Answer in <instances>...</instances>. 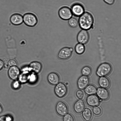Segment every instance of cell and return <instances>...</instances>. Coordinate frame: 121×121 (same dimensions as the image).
<instances>
[{
    "label": "cell",
    "mask_w": 121,
    "mask_h": 121,
    "mask_svg": "<svg viewBox=\"0 0 121 121\" xmlns=\"http://www.w3.org/2000/svg\"><path fill=\"white\" fill-rule=\"evenodd\" d=\"M78 23L80 27L82 29L89 30L93 26L94 17L92 14L89 12H84L79 16Z\"/></svg>",
    "instance_id": "cell-1"
},
{
    "label": "cell",
    "mask_w": 121,
    "mask_h": 121,
    "mask_svg": "<svg viewBox=\"0 0 121 121\" xmlns=\"http://www.w3.org/2000/svg\"><path fill=\"white\" fill-rule=\"evenodd\" d=\"M112 70V66L110 63L104 62L98 66L96 70V73L97 76L100 77L105 76L109 75Z\"/></svg>",
    "instance_id": "cell-2"
},
{
    "label": "cell",
    "mask_w": 121,
    "mask_h": 121,
    "mask_svg": "<svg viewBox=\"0 0 121 121\" xmlns=\"http://www.w3.org/2000/svg\"><path fill=\"white\" fill-rule=\"evenodd\" d=\"M23 22L26 25L33 27L36 25L38 19L36 16L31 13H27L23 16Z\"/></svg>",
    "instance_id": "cell-3"
},
{
    "label": "cell",
    "mask_w": 121,
    "mask_h": 121,
    "mask_svg": "<svg viewBox=\"0 0 121 121\" xmlns=\"http://www.w3.org/2000/svg\"><path fill=\"white\" fill-rule=\"evenodd\" d=\"M56 95L59 98H62L66 95L68 89L66 85L63 82H59L56 85L54 90Z\"/></svg>",
    "instance_id": "cell-4"
},
{
    "label": "cell",
    "mask_w": 121,
    "mask_h": 121,
    "mask_svg": "<svg viewBox=\"0 0 121 121\" xmlns=\"http://www.w3.org/2000/svg\"><path fill=\"white\" fill-rule=\"evenodd\" d=\"M58 14L61 19L65 20H69L72 17L73 15L71 9L66 6L63 7L60 9Z\"/></svg>",
    "instance_id": "cell-5"
},
{
    "label": "cell",
    "mask_w": 121,
    "mask_h": 121,
    "mask_svg": "<svg viewBox=\"0 0 121 121\" xmlns=\"http://www.w3.org/2000/svg\"><path fill=\"white\" fill-rule=\"evenodd\" d=\"M57 113L59 116H63L68 112V108L66 104L64 102L60 101L57 103L55 108Z\"/></svg>",
    "instance_id": "cell-6"
},
{
    "label": "cell",
    "mask_w": 121,
    "mask_h": 121,
    "mask_svg": "<svg viewBox=\"0 0 121 121\" xmlns=\"http://www.w3.org/2000/svg\"><path fill=\"white\" fill-rule=\"evenodd\" d=\"M90 35L87 30L82 29L78 33L77 37L78 42L83 44L87 43L89 41Z\"/></svg>",
    "instance_id": "cell-7"
},
{
    "label": "cell",
    "mask_w": 121,
    "mask_h": 121,
    "mask_svg": "<svg viewBox=\"0 0 121 121\" xmlns=\"http://www.w3.org/2000/svg\"><path fill=\"white\" fill-rule=\"evenodd\" d=\"M73 51V48H72L65 47L63 48L59 52L58 57L62 60L67 59L71 56Z\"/></svg>",
    "instance_id": "cell-8"
},
{
    "label": "cell",
    "mask_w": 121,
    "mask_h": 121,
    "mask_svg": "<svg viewBox=\"0 0 121 121\" xmlns=\"http://www.w3.org/2000/svg\"><path fill=\"white\" fill-rule=\"evenodd\" d=\"M71 10L73 14L75 16L79 17L84 12L85 9L83 6L81 4L76 3L72 6Z\"/></svg>",
    "instance_id": "cell-9"
},
{
    "label": "cell",
    "mask_w": 121,
    "mask_h": 121,
    "mask_svg": "<svg viewBox=\"0 0 121 121\" xmlns=\"http://www.w3.org/2000/svg\"><path fill=\"white\" fill-rule=\"evenodd\" d=\"M20 73V69L16 66L10 67L8 71L9 77L13 80H16L18 78Z\"/></svg>",
    "instance_id": "cell-10"
},
{
    "label": "cell",
    "mask_w": 121,
    "mask_h": 121,
    "mask_svg": "<svg viewBox=\"0 0 121 121\" xmlns=\"http://www.w3.org/2000/svg\"><path fill=\"white\" fill-rule=\"evenodd\" d=\"M87 104L91 107H95L99 105L100 101L97 96L95 95H89L86 99Z\"/></svg>",
    "instance_id": "cell-11"
},
{
    "label": "cell",
    "mask_w": 121,
    "mask_h": 121,
    "mask_svg": "<svg viewBox=\"0 0 121 121\" xmlns=\"http://www.w3.org/2000/svg\"><path fill=\"white\" fill-rule=\"evenodd\" d=\"M90 79L87 76L82 75L78 79L77 85L78 88L81 89H84L89 84Z\"/></svg>",
    "instance_id": "cell-12"
},
{
    "label": "cell",
    "mask_w": 121,
    "mask_h": 121,
    "mask_svg": "<svg viewBox=\"0 0 121 121\" xmlns=\"http://www.w3.org/2000/svg\"><path fill=\"white\" fill-rule=\"evenodd\" d=\"M30 71L29 67L24 68L22 69L18 78V81L21 83H24L28 82Z\"/></svg>",
    "instance_id": "cell-13"
},
{
    "label": "cell",
    "mask_w": 121,
    "mask_h": 121,
    "mask_svg": "<svg viewBox=\"0 0 121 121\" xmlns=\"http://www.w3.org/2000/svg\"><path fill=\"white\" fill-rule=\"evenodd\" d=\"M96 93L98 97L102 100H107L109 97V92L106 88L102 87L98 88L97 89Z\"/></svg>",
    "instance_id": "cell-14"
},
{
    "label": "cell",
    "mask_w": 121,
    "mask_h": 121,
    "mask_svg": "<svg viewBox=\"0 0 121 121\" xmlns=\"http://www.w3.org/2000/svg\"><path fill=\"white\" fill-rule=\"evenodd\" d=\"M10 20L13 25L17 26L21 24L23 22L22 16L19 13H16L12 14L10 17Z\"/></svg>",
    "instance_id": "cell-15"
},
{
    "label": "cell",
    "mask_w": 121,
    "mask_h": 121,
    "mask_svg": "<svg viewBox=\"0 0 121 121\" xmlns=\"http://www.w3.org/2000/svg\"><path fill=\"white\" fill-rule=\"evenodd\" d=\"M85 105L84 102L81 99L77 101L74 103L73 109L74 112L76 113H81L85 109Z\"/></svg>",
    "instance_id": "cell-16"
},
{
    "label": "cell",
    "mask_w": 121,
    "mask_h": 121,
    "mask_svg": "<svg viewBox=\"0 0 121 121\" xmlns=\"http://www.w3.org/2000/svg\"><path fill=\"white\" fill-rule=\"evenodd\" d=\"M28 67L30 71L37 74L40 72L41 70L42 65L40 62L34 61L30 64Z\"/></svg>",
    "instance_id": "cell-17"
},
{
    "label": "cell",
    "mask_w": 121,
    "mask_h": 121,
    "mask_svg": "<svg viewBox=\"0 0 121 121\" xmlns=\"http://www.w3.org/2000/svg\"><path fill=\"white\" fill-rule=\"evenodd\" d=\"M47 79L50 84L53 85H56L59 82L60 78L57 73L52 72L48 75Z\"/></svg>",
    "instance_id": "cell-18"
},
{
    "label": "cell",
    "mask_w": 121,
    "mask_h": 121,
    "mask_svg": "<svg viewBox=\"0 0 121 121\" xmlns=\"http://www.w3.org/2000/svg\"><path fill=\"white\" fill-rule=\"evenodd\" d=\"M98 83L100 87L106 89L108 88L111 84L109 79L105 76L100 77L98 80Z\"/></svg>",
    "instance_id": "cell-19"
},
{
    "label": "cell",
    "mask_w": 121,
    "mask_h": 121,
    "mask_svg": "<svg viewBox=\"0 0 121 121\" xmlns=\"http://www.w3.org/2000/svg\"><path fill=\"white\" fill-rule=\"evenodd\" d=\"M82 117L86 121H90L92 117V113L91 110L89 108H86L82 111Z\"/></svg>",
    "instance_id": "cell-20"
},
{
    "label": "cell",
    "mask_w": 121,
    "mask_h": 121,
    "mask_svg": "<svg viewBox=\"0 0 121 121\" xmlns=\"http://www.w3.org/2000/svg\"><path fill=\"white\" fill-rule=\"evenodd\" d=\"M97 88L96 87L92 84H90L87 86L84 89L85 93L87 95H94L96 93Z\"/></svg>",
    "instance_id": "cell-21"
},
{
    "label": "cell",
    "mask_w": 121,
    "mask_h": 121,
    "mask_svg": "<svg viewBox=\"0 0 121 121\" xmlns=\"http://www.w3.org/2000/svg\"><path fill=\"white\" fill-rule=\"evenodd\" d=\"M85 48L84 45L80 43H78L76 45L75 50L76 52L78 54H81L84 52Z\"/></svg>",
    "instance_id": "cell-22"
},
{
    "label": "cell",
    "mask_w": 121,
    "mask_h": 121,
    "mask_svg": "<svg viewBox=\"0 0 121 121\" xmlns=\"http://www.w3.org/2000/svg\"><path fill=\"white\" fill-rule=\"evenodd\" d=\"M92 72V69L91 67L88 66L83 67L82 69L81 72L83 75L89 76L90 75Z\"/></svg>",
    "instance_id": "cell-23"
},
{
    "label": "cell",
    "mask_w": 121,
    "mask_h": 121,
    "mask_svg": "<svg viewBox=\"0 0 121 121\" xmlns=\"http://www.w3.org/2000/svg\"><path fill=\"white\" fill-rule=\"evenodd\" d=\"M38 79L36 73L33 72L29 75L28 82L31 84H34L37 81Z\"/></svg>",
    "instance_id": "cell-24"
},
{
    "label": "cell",
    "mask_w": 121,
    "mask_h": 121,
    "mask_svg": "<svg viewBox=\"0 0 121 121\" xmlns=\"http://www.w3.org/2000/svg\"><path fill=\"white\" fill-rule=\"evenodd\" d=\"M68 23L71 27L75 28L78 26V21L76 18L71 17L69 20Z\"/></svg>",
    "instance_id": "cell-25"
},
{
    "label": "cell",
    "mask_w": 121,
    "mask_h": 121,
    "mask_svg": "<svg viewBox=\"0 0 121 121\" xmlns=\"http://www.w3.org/2000/svg\"><path fill=\"white\" fill-rule=\"evenodd\" d=\"M12 116L9 115L2 116L0 117V121H13Z\"/></svg>",
    "instance_id": "cell-26"
},
{
    "label": "cell",
    "mask_w": 121,
    "mask_h": 121,
    "mask_svg": "<svg viewBox=\"0 0 121 121\" xmlns=\"http://www.w3.org/2000/svg\"><path fill=\"white\" fill-rule=\"evenodd\" d=\"M92 112L95 115L98 116L100 115L101 114L102 111L101 108L99 107L95 106L93 108Z\"/></svg>",
    "instance_id": "cell-27"
},
{
    "label": "cell",
    "mask_w": 121,
    "mask_h": 121,
    "mask_svg": "<svg viewBox=\"0 0 121 121\" xmlns=\"http://www.w3.org/2000/svg\"><path fill=\"white\" fill-rule=\"evenodd\" d=\"M21 86V83L18 80H14L12 82V88L15 90L19 89Z\"/></svg>",
    "instance_id": "cell-28"
},
{
    "label": "cell",
    "mask_w": 121,
    "mask_h": 121,
    "mask_svg": "<svg viewBox=\"0 0 121 121\" xmlns=\"http://www.w3.org/2000/svg\"><path fill=\"white\" fill-rule=\"evenodd\" d=\"M63 121H74V118L71 114H67L64 116Z\"/></svg>",
    "instance_id": "cell-29"
},
{
    "label": "cell",
    "mask_w": 121,
    "mask_h": 121,
    "mask_svg": "<svg viewBox=\"0 0 121 121\" xmlns=\"http://www.w3.org/2000/svg\"><path fill=\"white\" fill-rule=\"evenodd\" d=\"M76 95L78 98L81 99L83 98L84 96L83 91L81 90H77L76 92Z\"/></svg>",
    "instance_id": "cell-30"
},
{
    "label": "cell",
    "mask_w": 121,
    "mask_h": 121,
    "mask_svg": "<svg viewBox=\"0 0 121 121\" xmlns=\"http://www.w3.org/2000/svg\"><path fill=\"white\" fill-rule=\"evenodd\" d=\"M8 64L9 66L11 67L16 66L17 63L16 61L15 60L11 59L8 61Z\"/></svg>",
    "instance_id": "cell-31"
},
{
    "label": "cell",
    "mask_w": 121,
    "mask_h": 121,
    "mask_svg": "<svg viewBox=\"0 0 121 121\" xmlns=\"http://www.w3.org/2000/svg\"><path fill=\"white\" fill-rule=\"evenodd\" d=\"M115 0H103L104 1L106 4L111 5L113 4Z\"/></svg>",
    "instance_id": "cell-32"
},
{
    "label": "cell",
    "mask_w": 121,
    "mask_h": 121,
    "mask_svg": "<svg viewBox=\"0 0 121 121\" xmlns=\"http://www.w3.org/2000/svg\"><path fill=\"white\" fill-rule=\"evenodd\" d=\"M4 64V63L3 61L0 59V70L3 68Z\"/></svg>",
    "instance_id": "cell-33"
},
{
    "label": "cell",
    "mask_w": 121,
    "mask_h": 121,
    "mask_svg": "<svg viewBox=\"0 0 121 121\" xmlns=\"http://www.w3.org/2000/svg\"><path fill=\"white\" fill-rule=\"evenodd\" d=\"M3 111L2 107L1 105L0 104V114Z\"/></svg>",
    "instance_id": "cell-34"
}]
</instances>
